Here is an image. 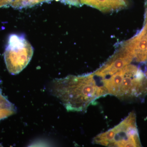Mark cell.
<instances>
[{
	"instance_id": "7a4b0ae2",
	"label": "cell",
	"mask_w": 147,
	"mask_h": 147,
	"mask_svg": "<svg viewBox=\"0 0 147 147\" xmlns=\"http://www.w3.org/2000/svg\"><path fill=\"white\" fill-rule=\"evenodd\" d=\"M102 86L108 93L121 100L143 96L147 94L146 72L128 65L113 75L104 78Z\"/></svg>"
},
{
	"instance_id": "6da1fadb",
	"label": "cell",
	"mask_w": 147,
	"mask_h": 147,
	"mask_svg": "<svg viewBox=\"0 0 147 147\" xmlns=\"http://www.w3.org/2000/svg\"><path fill=\"white\" fill-rule=\"evenodd\" d=\"M94 76L92 74L55 79L50 91L67 111L84 112L95 100L108 94L103 86L97 85Z\"/></svg>"
},
{
	"instance_id": "52a82bcc",
	"label": "cell",
	"mask_w": 147,
	"mask_h": 147,
	"mask_svg": "<svg viewBox=\"0 0 147 147\" xmlns=\"http://www.w3.org/2000/svg\"><path fill=\"white\" fill-rule=\"evenodd\" d=\"M16 112L15 106L4 96L0 91V120L14 115Z\"/></svg>"
},
{
	"instance_id": "8992f818",
	"label": "cell",
	"mask_w": 147,
	"mask_h": 147,
	"mask_svg": "<svg viewBox=\"0 0 147 147\" xmlns=\"http://www.w3.org/2000/svg\"><path fill=\"white\" fill-rule=\"evenodd\" d=\"M81 2L102 11L115 10L125 5L123 0H81Z\"/></svg>"
},
{
	"instance_id": "9c48e42d",
	"label": "cell",
	"mask_w": 147,
	"mask_h": 147,
	"mask_svg": "<svg viewBox=\"0 0 147 147\" xmlns=\"http://www.w3.org/2000/svg\"><path fill=\"white\" fill-rule=\"evenodd\" d=\"M145 26H147V11L146 13V25Z\"/></svg>"
},
{
	"instance_id": "ba28073f",
	"label": "cell",
	"mask_w": 147,
	"mask_h": 147,
	"mask_svg": "<svg viewBox=\"0 0 147 147\" xmlns=\"http://www.w3.org/2000/svg\"><path fill=\"white\" fill-rule=\"evenodd\" d=\"M23 0H0V7L9 5L15 8L21 7Z\"/></svg>"
},
{
	"instance_id": "5b68a950",
	"label": "cell",
	"mask_w": 147,
	"mask_h": 147,
	"mask_svg": "<svg viewBox=\"0 0 147 147\" xmlns=\"http://www.w3.org/2000/svg\"><path fill=\"white\" fill-rule=\"evenodd\" d=\"M133 59L128 51L124 47H122L94 74L102 79L109 77L128 65Z\"/></svg>"
},
{
	"instance_id": "30bf717a",
	"label": "cell",
	"mask_w": 147,
	"mask_h": 147,
	"mask_svg": "<svg viewBox=\"0 0 147 147\" xmlns=\"http://www.w3.org/2000/svg\"><path fill=\"white\" fill-rule=\"evenodd\" d=\"M146 76L147 79V71H146Z\"/></svg>"
},
{
	"instance_id": "8fae6325",
	"label": "cell",
	"mask_w": 147,
	"mask_h": 147,
	"mask_svg": "<svg viewBox=\"0 0 147 147\" xmlns=\"http://www.w3.org/2000/svg\"><path fill=\"white\" fill-rule=\"evenodd\" d=\"M0 146H2V145L0 144Z\"/></svg>"
},
{
	"instance_id": "3957f363",
	"label": "cell",
	"mask_w": 147,
	"mask_h": 147,
	"mask_svg": "<svg viewBox=\"0 0 147 147\" xmlns=\"http://www.w3.org/2000/svg\"><path fill=\"white\" fill-rule=\"evenodd\" d=\"M93 143L108 147L142 146L135 113L131 112L114 128L98 134L94 139Z\"/></svg>"
},
{
	"instance_id": "277c9868",
	"label": "cell",
	"mask_w": 147,
	"mask_h": 147,
	"mask_svg": "<svg viewBox=\"0 0 147 147\" xmlns=\"http://www.w3.org/2000/svg\"><path fill=\"white\" fill-rule=\"evenodd\" d=\"M33 48L23 36L11 35L4 53L6 65L13 75L21 72L31 60Z\"/></svg>"
}]
</instances>
